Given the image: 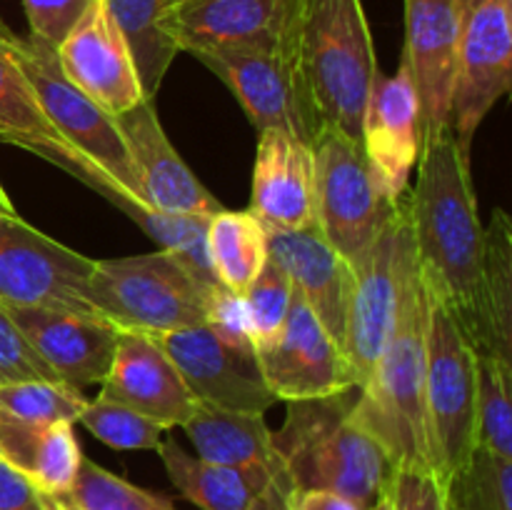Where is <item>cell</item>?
I'll use <instances>...</instances> for the list:
<instances>
[{
	"mask_svg": "<svg viewBox=\"0 0 512 510\" xmlns=\"http://www.w3.org/2000/svg\"><path fill=\"white\" fill-rule=\"evenodd\" d=\"M295 50L325 130L360 143L380 73L363 0H298Z\"/></svg>",
	"mask_w": 512,
	"mask_h": 510,
	"instance_id": "4",
	"label": "cell"
},
{
	"mask_svg": "<svg viewBox=\"0 0 512 510\" xmlns=\"http://www.w3.org/2000/svg\"><path fill=\"white\" fill-rule=\"evenodd\" d=\"M193 58L233 90L258 133L285 130L308 145L318 143L325 133L300 68L295 38L283 45L205 50Z\"/></svg>",
	"mask_w": 512,
	"mask_h": 510,
	"instance_id": "8",
	"label": "cell"
},
{
	"mask_svg": "<svg viewBox=\"0 0 512 510\" xmlns=\"http://www.w3.org/2000/svg\"><path fill=\"white\" fill-rule=\"evenodd\" d=\"M368 510H393V503H390V495H385L383 500H378V503H375L373 508H368Z\"/></svg>",
	"mask_w": 512,
	"mask_h": 510,
	"instance_id": "45",
	"label": "cell"
},
{
	"mask_svg": "<svg viewBox=\"0 0 512 510\" xmlns=\"http://www.w3.org/2000/svg\"><path fill=\"white\" fill-rule=\"evenodd\" d=\"M268 260L285 270L300 298L310 305L320 323L343 345L348 318L353 268L348 260L325 240L318 225L300 230H270Z\"/></svg>",
	"mask_w": 512,
	"mask_h": 510,
	"instance_id": "23",
	"label": "cell"
},
{
	"mask_svg": "<svg viewBox=\"0 0 512 510\" xmlns=\"http://www.w3.org/2000/svg\"><path fill=\"white\" fill-rule=\"evenodd\" d=\"M100 385L103 398L128 405L165 430L180 428L195 403L165 350L138 333H120L113 363Z\"/></svg>",
	"mask_w": 512,
	"mask_h": 510,
	"instance_id": "22",
	"label": "cell"
},
{
	"mask_svg": "<svg viewBox=\"0 0 512 510\" xmlns=\"http://www.w3.org/2000/svg\"><path fill=\"white\" fill-rule=\"evenodd\" d=\"M158 455L170 483L200 510H288V475L203 463L173 438L160 440Z\"/></svg>",
	"mask_w": 512,
	"mask_h": 510,
	"instance_id": "24",
	"label": "cell"
},
{
	"mask_svg": "<svg viewBox=\"0 0 512 510\" xmlns=\"http://www.w3.org/2000/svg\"><path fill=\"white\" fill-rule=\"evenodd\" d=\"M475 448L512 460V363L478 355Z\"/></svg>",
	"mask_w": 512,
	"mask_h": 510,
	"instance_id": "32",
	"label": "cell"
},
{
	"mask_svg": "<svg viewBox=\"0 0 512 510\" xmlns=\"http://www.w3.org/2000/svg\"><path fill=\"white\" fill-rule=\"evenodd\" d=\"M58 498L73 510H175L160 493L128 483L88 458L80 460L73 485Z\"/></svg>",
	"mask_w": 512,
	"mask_h": 510,
	"instance_id": "34",
	"label": "cell"
},
{
	"mask_svg": "<svg viewBox=\"0 0 512 510\" xmlns=\"http://www.w3.org/2000/svg\"><path fill=\"white\" fill-rule=\"evenodd\" d=\"M512 88V0H460L448 128L470 150L490 110Z\"/></svg>",
	"mask_w": 512,
	"mask_h": 510,
	"instance_id": "11",
	"label": "cell"
},
{
	"mask_svg": "<svg viewBox=\"0 0 512 510\" xmlns=\"http://www.w3.org/2000/svg\"><path fill=\"white\" fill-rule=\"evenodd\" d=\"M0 143L30 150L33 155L48 160L55 168L65 170L75 180L93 188L95 193L110 188L103 173L85 163L78 150L53 128L48 115L40 108L28 78L3 45H0Z\"/></svg>",
	"mask_w": 512,
	"mask_h": 510,
	"instance_id": "25",
	"label": "cell"
},
{
	"mask_svg": "<svg viewBox=\"0 0 512 510\" xmlns=\"http://www.w3.org/2000/svg\"><path fill=\"white\" fill-rule=\"evenodd\" d=\"M68 508H70V505H68ZM70 510H73V508H70Z\"/></svg>",
	"mask_w": 512,
	"mask_h": 510,
	"instance_id": "47",
	"label": "cell"
},
{
	"mask_svg": "<svg viewBox=\"0 0 512 510\" xmlns=\"http://www.w3.org/2000/svg\"><path fill=\"white\" fill-rule=\"evenodd\" d=\"M375 175L393 200L410 190V175L423 150V113L408 65L395 75L378 73L363 115L360 135Z\"/></svg>",
	"mask_w": 512,
	"mask_h": 510,
	"instance_id": "17",
	"label": "cell"
},
{
	"mask_svg": "<svg viewBox=\"0 0 512 510\" xmlns=\"http://www.w3.org/2000/svg\"><path fill=\"white\" fill-rule=\"evenodd\" d=\"M23 380H53L60 383L58 375L40 360L33 345L28 343L8 308L0 303V385L23 383Z\"/></svg>",
	"mask_w": 512,
	"mask_h": 510,
	"instance_id": "38",
	"label": "cell"
},
{
	"mask_svg": "<svg viewBox=\"0 0 512 510\" xmlns=\"http://www.w3.org/2000/svg\"><path fill=\"white\" fill-rule=\"evenodd\" d=\"M350 268H353V288H350L348 318H345L343 350L358 380V388H363L398 323L405 285L418 268L413 230H410L408 193L378 238Z\"/></svg>",
	"mask_w": 512,
	"mask_h": 510,
	"instance_id": "7",
	"label": "cell"
},
{
	"mask_svg": "<svg viewBox=\"0 0 512 510\" xmlns=\"http://www.w3.org/2000/svg\"><path fill=\"white\" fill-rule=\"evenodd\" d=\"M288 510H363L350 498L330 490H293L288 498Z\"/></svg>",
	"mask_w": 512,
	"mask_h": 510,
	"instance_id": "43",
	"label": "cell"
},
{
	"mask_svg": "<svg viewBox=\"0 0 512 510\" xmlns=\"http://www.w3.org/2000/svg\"><path fill=\"white\" fill-rule=\"evenodd\" d=\"M355 398L358 388L293 400L273 433V445L293 490H330L368 510L388 495L398 468L355 420Z\"/></svg>",
	"mask_w": 512,
	"mask_h": 510,
	"instance_id": "2",
	"label": "cell"
},
{
	"mask_svg": "<svg viewBox=\"0 0 512 510\" xmlns=\"http://www.w3.org/2000/svg\"><path fill=\"white\" fill-rule=\"evenodd\" d=\"M180 428L193 443L195 458L230 468H260L288 475L273 445V430L263 413H240L195 400L188 420ZM290 478V475H288Z\"/></svg>",
	"mask_w": 512,
	"mask_h": 510,
	"instance_id": "27",
	"label": "cell"
},
{
	"mask_svg": "<svg viewBox=\"0 0 512 510\" xmlns=\"http://www.w3.org/2000/svg\"><path fill=\"white\" fill-rule=\"evenodd\" d=\"M115 120L150 208L173 215H215L223 210L168 140L155 100H143Z\"/></svg>",
	"mask_w": 512,
	"mask_h": 510,
	"instance_id": "18",
	"label": "cell"
},
{
	"mask_svg": "<svg viewBox=\"0 0 512 510\" xmlns=\"http://www.w3.org/2000/svg\"><path fill=\"white\" fill-rule=\"evenodd\" d=\"M93 258L0 213V303L100 318L88 298Z\"/></svg>",
	"mask_w": 512,
	"mask_h": 510,
	"instance_id": "12",
	"label": "cell"
},
{
	"mask_svg": "<svg viewBox=\"0 0 512 510\" xmlns=\"http://www.w3.org/2000/svg\"><path fill=\"white\" fill-rule=\"evenodd\" d=\"M260 370L275 400H310L358 388L343 345L295 290L283 328L255 348Z\"/></svg>",
	"mask_w": 512,
	"mask_h": 510,
	"instance_id": "14",
	"label": "cell"
},
{
	"mask_svg": "<svg viewBox=\"0 0 512 510\" xmlns=\"http://www.w3.org/2000/svg\"><path fill=\"white\" fill-rule=\"evenodd\" d=\"M0 45L23 70L53 128L78 150L80 158L100 170L110 188L148 205L120 135L118 120L63 73L55 48L30 35H15L3 23H0Z\"/></svg>",
	"mask_w": 512,
	"mask_h": 510,
	"instance_id": "6",
	"label": "cell"
},
{
	"mask_svg": "<svg viewBox=\"0 0 512 510\" xmlns=\"http://www.w3.org/2000/svg\"><path fill=\"white\" fill-rule=\"evenodd\" d=\"M408 213L420 280L478 350L485 225L470 150L450 128L423 140L418 178L408 190Z\"/></svg>",
	"mask_w": 512,
	"mask_h": 510,
	"instance_id": "1",
	"label": "cell"
},
{
	"mask_svg": "<svg viewBox=\"0 0 512 510\" xmlns=\"http://www.w3.org/2000/svg\"><path fill=\"white\" fill-rule=\"evenodd\" d=\"M298 0H183L170 33L180 53L283 45L295 38Z\"/></svg>",
	"mask_w": 512,
	"mask_h": 510,
	"instance_id": "16",
	"label": "cell"
},
{
	"mask_svg": "<svg viewBox=\"0 0 512 510\" xmlns=\"http://www.w3.org/2000/svg\"><path fill=\"white\" fill-rule=\"evenodd\" d=\"M210 268L220 285L243 295L268 263L265 228L250 210H218L205 233Z\"/></svg>",
	"mask_w": 512,
	"mask_h": 510,
	"instance_id": "30",
	"label": "cell"
},
{
	"mask_svg": "<svg viewBox=\"0 0 512 510\" xmlns=\"http://www.w3.org/2000/svg\"><path fill=\"white\" fill-rule=\"evenodd\" d=\"M88 405L80 390L53 380H23L0 385V410L18 418L43 420V423H78Z\"/></svg>",
	"mask_w": 512,
	"mask_h": 510,
	"instance_id": "35",
	"label": "cell"
},
{
	"mask_svg": "<svg viewBox=\"0 0 512 510\" xmlns=\"http://www.w3.org/2000/svg\"><path fill=\"white\" fill-rule=\"evenodd\" d=\"M460 0H405L403 63L418 90L423 140L448 128Z\"/></svg>",
	"mask_w": 512,
	"mask_h": 510,
	"instance_id": "20",
	"label": "cell"
},
{
	"mask_svg": "<svg viewBox=\"0 0 512 510\" xmlns=\"http://www.w3.org/2000/svg\"><path fill=\"white\" fill-rule=\"evenodd\" d=\"M78 423L90 430L100 443L115 450H158L165 435V428H160L158 423L103 395L88 400Z\"/></svg>",
	"mask_w": 512,
	"mask_h": 510,
	"instance_id": "36",
	"label": "cell"
},
{
	"mask_svg": "<svg viewBox=\"0 0 512 510\" xmlns=\"http://www.w3.org/2000/svg\"><path fill=\"white\" fill-rule=\"evenodd\" d=\"M388 495L393 510H448L443 480L428 470H395Z\"/></svg>",
	"mask_w": 512,
	"mask_h": 510,
	"instance_id": "40",
	"label": "cell"
},
{
	"mask_svg": "<svg viewBox=\"0 0 512 510\" xmlns=\"http://www.w3.org/2000/svg\"><path fill=\"white\" fill-rule=\"evenodd\" d=\"M83 458L70 423H43L0 410V460L38 493L63 495Z\"/></svg>",
	"mask_w": 512,
	"mask_h": 510,
	"instance_id": "26",
	"label": "cell"
},
{
	"mask_svg": "<svg viewBox=\"0 0 512 510\" xmlns=\"http://www.w3.org/2000/svg\"><path fill=\"white\" fill-rule=\"evenodd\" d=\"M443 490L448 510H512V460L475 448Z\"/></svg>",
	"mask_w": 512,
	"mask_h": 510,
	"instance_id": "33",
	"label": "cell"
},
{
	"mask_svg": "<svg viewBox=\"0 0 512 510\" xmlns=\"http://www.w3.org/2000/svg\"><path fill=\"white\" fill-rule=\"evenodd\" d=\"M110 205L123 210L133 223H138L160 250L175 255L180 263L188 265L195 273V278L203 280L205 285H220L215 278L213 268L208 260V248H205V233H208V220L210 215H173V213H160V210L150 208V205L130 200L115 188L98 190Z\"/></svg>",
	"mask_w": 512,
	"mask_h": 510,
	"instance_id": "31",
	"label": "cell"
},
{
	"mask_svg": "<svg viewBox=\"0 0 512 510\" xmlns=\"http://www.w3.org/2000/svg\"><path fill=\"white\" fill-rule=\"evenodd\" d=\"M213 288L165 250L93 260L88 278V298L100 318L120 333L148 338L203 325Z\"/></svg>",
	"mask_w": 512,
	"mask_h": 510,
	"instance_id": "5",
	"label": "cell"
},
{
	"mask_svg": "<svg viewBox=\"0 0 512 510\" xmlns=\"http://www.w3.org/2000/svg\"><path fill=\"white\" fill-rule=\"evenodd\" d=\"M28 18L30 38L58 48L65 35L70 33L90 0H20Z\"/></svg>",
	"mask_w": 512,
	"mask_h": 510,
	"instance_id": "39",
	"label": "cell"
},
{
	"mask_svg": "<svg viewBox=\"0 0 512 510\" xmlns=\"http://www.w3.org/2000/svg\"><path fill=\"white\" fill-rule=\"evenodd\" d=\"M5 308L40 360L58 375L60 383L75 390L103 383L120 338V330L113 323L93 315L60 310L20 305Z\"/></svg>",
	"mask_w": 512,
	"mask_h": 510,
	"instance_id": "19",
	"label": "cell"
},
{
	"mask_svg": "<svg viewBox=\"0 0 512 510\" xmlns=\"http://www.w3.org/2000/svg\"><path fill=\"white\" fill-rule=\"evenodd\" d=\"M0 213H5V215L18 213V210H15V205H13V200H10V195L5 193L3 185H0Z\"/></svg>",
	"mask_w": 512,
	"mask_h": 510,
	"instance_id": "44",
	"label": "cell"
},
{
	"mask_svg": "<svg viewBox=\"0 0 512 510\" xmlns=\"http://www.w3.org/2000/svg\"><path fill=\"white\" fill-rule=\"evenodd\" d=\"M55 53L63 73L113 118L148 100L128 43L103 0H90Z\"/></svg>",
	"mask_w": 512,
	"mask_h": 510,
	"instance_id": "15",
	"label": "cell"
},
{
	"mask_svg": "<svg viewBox=\"0 0 512 510\" xmlns=\"http://www.w3.org/2000/svg\"><path fill=\"white\" fill-rule=\"evenodd\" d=\"M430 303L433 298L415 268L405 285L398 323L353 405L355 420L378 440L398 470L433 473L425 423Z\"/></svg>",
	"mask_w": 512,
	"mask_h": 510,
	"instance_id": "3",
	"label": "cell"
},
{
	"mask_svg": "<svg viewBox=\"0 0 512 510\" xmlns=\"http://www.w3.org/2000/svg\"><path fill=\"white\" fill-rule=\"evenodd\" d=\"M138 68L145 98L155 100L180 53L170 33L175 0H103Z\"/></svg>",
	"mask_w": 512,
	"mask_h": 510,
	"instance_id": "29",
	"label": "cell"
},
{
	"mask_svg": "<svg viewBox=\"0 0 512 510\" xmlns=\"http://www.w3.org/2000/svg\"><path fill=\"white\" fill-rule=\"evenodd\" d=\"M0 510H43L40 493L0 460Z\"/></svg>",
	"mask_w": 512,
	"mask_h": 510,
	"instance_id": "42",
	"label": "cell"
},
{
	"mask_svg": "<svg viewBox=\"0 0 512 510\" xmlns=\"http://www.w3.org/2000/svg\"><path fill=\"white\" fill-rule=\"evenodd\" d=\"M315 150V225L350 265L393 218V200L375 175L363 143L325 130Z\"/></svg>",
	"mask_w": 512,
	"mask_h": 510,
	"instance_id": "9",
	"label": "cell"
},
{
	"mask_svg": "<svg viewBox=\"0 0 512 510\" xmlns=\"http://www.w3.org/2000/svg\"><path fill=\"white\" fill-rule=\"evenodd\" d=\"M175 3H183V0H175Z\"/></svg>",
	"mask_w": 512,
	"mask_h": 510,
	"instance_id": "46",
	"label": "cell"
},
{
	"mask_svg": "<svg viewBox=\"0 0 512 510\" xmlns=\"http://www.w3.org/2000/svg\"><path fill=\"white\" fill-rule=\"evenodd\" d=\"M250 213L270 230L315 225V150L285 130L258 133Z\"/></svg>",
	"mask_w": 512,
	"mask_h": 510,
	"instance_id": "21",
	"label": "cell"
},
{
	"mask_svg": "<svg viewBox=\"0 0 512 510\" xmlns=\"http://www.w3.org/2000/svg\"><path fill=\"white\" fill-rule=\"evenodd\" d=\"M295 288L285 270L275 265L273 260L263 265L258 278L248 285L243 293L245 318H248V333L253 348L268 343L280 328L293 305Z\"/></svg>",
	"mask_w": 512,
	"mask_h": 510,
	"instance_id": "37",
	"label": "cell"
},
{
	"mask_svg": "<svg viewBox=\"0 0 512 510\" xmlns=\"http://www.w3.org/2000/svg\"><path fill=\"white\" fill-rule=\"evenodd\" d=\"M213 328H218L220 333L230 335L235 340H248L250 343V333H248V318H245V305H243V295L233 293L225 285H215L210 290L208 298V320Z\"/></svg>",
	"mask_w": 512,
	"mask_h": 510,
	"instance_id": "41",
	"label": "cell"
},
{
	"mask_svg": "<svg viewBox=\"0 0 512 510\" xmlns=\"http://www.w3.org/2000/svg\"><path fill=\"white\" fill-rule=\"evenodd\" d=\"M478 355L512 363V223L503 208L485 225Z\"/></svg>",
	"mask_w": 512,
	"mask_h": 510,
	"instance_id": "28",
	"label": "cell"
},
{
	"mask_svg": "<svg viewBox=\"0 0 512 510\" xmlns=\"http://www.w3.org/2000/svg\"><path fill=\"white\" fill-rule=\"evenodd\" d=\"M478 353L453 318L430 303L425 363V423L430 465L440 480L458 470L475 450Z\"/></svg>",
	"mask_w": 512,
	"mask_h": 510,
	"instance_id": "10",
	"label": "cell"
},
{
	"mask_svg": "<svg viewBox=\"0 0 512 510\" xmlns=\"http://www.w3.org/2000/svg\"><path fill=\"white\" fill-rule=\"evenodd\" d=\"M165 350L190 395L200 403L240 413H265L275 395L260 370L253 343L235 340L210 323L153 338Z\"/></svg>",
	"mask_w": 512,
	"mask_h": 510,
	"instance_id": "13",
	"label": "cell"
}]
</instances>
